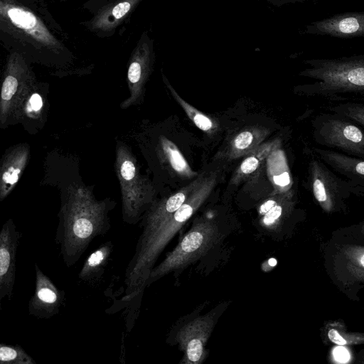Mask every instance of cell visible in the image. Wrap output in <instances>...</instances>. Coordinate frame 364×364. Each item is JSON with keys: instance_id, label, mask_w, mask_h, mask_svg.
Here are the masks:
<instances>
[{"instance_id": "10", "label": "cell", "mask_w": 364, "mask_h": 364, "mask_svg": "<svg viewBox=\"0 0 364 364\" xmlns=\"http://www.w3.org/2000/svg\"><path fill=\"white\" fill-rule=\"evenodd\" d=\"M21 236L12 219L4 223L0 232V301L13 296Z\"/></svg>"}, {"instance_id": "23", "label": "cell", "mask_w": 364, "mask_h": 364, "mask_svg": "<svg viewBox=\"0 0 364 364\" xmlns=\"http://www.w3.org/2000/svg\"><path fill=\"white\" fill-rule=\"evenodd\" d=\"M164 146L172 167L178 172L186 171L188 166L180 151L168 141Z\"/></svg>"}, {"instance_id": "3", "label": "cell", "mask_w": 364, "mask_h": 364, "mask_svg": "<svg viewBox=\"0 0 364 364\" xmlns=\"http://www.w3.org/2000/svg\"><path fill=\"white\" fill-rule=\"evenodd\" d=\"M301 75L314 80L305 94L326 98L364 95V55L338 58L313 59Z\"/></svg>"}, {"instance_id": "7", "label": "cell", "mask_w": 364, "mask_h": 364, "mask_svg": "<svg viewBox=\"0 0 364 364\" xmlns=\"http://www.w3.org/2000/svg\"><path fill=\"white\" fill-rule=\"evenodd\" d=\"M224 309V304L218 305L205 314L196 316L180 326L175 341L183 353L181 363L200 364L204 361L208 355L207 342Z\"/></svg>"}, {"instance_id": "28", "label": "cell", "mask_w": 364, "mask_h": 364, "mask_svg": "<svg viewBox=\"0 0 364 364\" xmlns=\"http://www.w3.org/2000/svg\"><path fill=\"white\" fill-rule=\"evenodd\" d=\"M274 183L279 186H285L290 183V178L288 172H284L274 176Z\"/></svg>"}, {"instance_id": "30", "label": "cell", "mask_w": 364, "mask_h": 364, "mask_svg": "<svg viewBox=\"0 0 364 364\" xmlns=\"http://www.w3.org/2000/svg\"><path fill=\"white\" fill-rule=\"evenodd\" d=\"M361 232L364 234V225H363L361 228Z\"/></svg>"}, {"instance_id": "1", "label": "cell", "mask_w": 364, "mask_h": 364, "mask_svg": "<svg viewBox=\"0 0 364 364\" xmlns=\"http://www.w3.org/2000/svg\"><path fill=\"white\" fill-rule=\"evenodd\" d=\"M65 33L43 0H0V39L28 61L70 59Z\"/></svg>"}, {"instance_id": "4", "label": "cell", "mask_w": 364, "mask_h": 364, "mask_svg": "<svg viewBox=\"0 0 364 364\" xmlns=\"http://www.w3.org/2000/svg\"><path fill=\"white\" fill-rule=\"evenodd\" d=\"M220 237V232L215 222L203 218L194 223L177 245L152 269L146 281V287L198 259L219 241Z\"/></svg>"}, {"instance_id": "18", "label": "cell", "mask_w": 364, "mask_h": 364, "mask_svg": "<svg viewBox=\"0 0 364 364\" xmlns=\"http://www.w3.org/2000/svg\"><path fill=\"white\" fill-rule=\"evenodd\" d=\"M349 274L358 281L364 280V246L349 245L342 250Z\"/></svg>"}, {"instance_id": "15", "label": "cell", "mask_w": 364, "mask_h": 364, "mask_svg": "<svg viewBox=\"0 0 364 364\" xmlns=\"http://www.w3.org/2000/svg\"><path fill=\"white\" fill-rule=\"evenodd\" d=\"M316 156L364 190V159L337 151L314 148Z\"/></svg>"}, {"instance_id": "12", "label": "cell", "mask_w": 364, "mask_h": 364, "mask_svg": "<svg viewBox=\"0 0 364 364\" xmlns=\"http://www.w3.org/2000/svg\"><path fill=\"white\" fill-rule=\"evenodd\" d=\"M35 289L28 305V314L38 318H50L58 314L65 301V291L59 289L35 264Z\"/></svg>"}, {"instance_id": "11", "label": "cell", "mask_w": 364, "mask_h": 364, "mask_svg": "<svg viewBox=\"0 0 364 364\" xmlns=\"http://www.w3.org/2000/svg\"><path fill=\"white\" fill-rule=\"evenodd\" d=\"M153 59V40L144 32L141 35L129 58L127 80L131 96L122 103V108L133 105L141 95Z\"/></svg>"}, {"instance_id": "31", "label": "cell", "mask_w": 364, "mask_h": 364, "mask_svg": "<svg viewBox=\"0 0 364 364\" xmlns=\"http://www.w3.org/2000/svg\"><path fill=\"white\" fill-rule=\"evenodd\" d=\"M70 1V0H60V1Z\"/></svg>"}, {"instance_id": "13", "label": "cell", "mask_w": 364, "mask_h": 364, "mask_svg": "<svg viewBox=\"0 0 364 364\" xmlns=\"http://www.w3.org/2000/svg\"><path fill=\"white\" fill-rule=\"evenodd\" d=\"M32 80L28 61L20 53L10 50L7 58L1 92V117L6 116L12 100L20 88H26Z\"/></svg>"}, {"instance_id": "29", "label": "cell", "mask_w": 364, "mask_h": 364, "mask_svg": "<svg viewBox=\"0 0 364 364\" xmlns=\"http://www.w3.org/2000/svg\"><path fill=\"white\" fill-rule=\"evenodd\" d=\"M277 202L275 200H268L262 203L259 208V213L260 215L267 213L271 208H272Z\"/></svg>"}, {"instance_id": "17", "label": "cell", "mask_w": 364, "mask_h": 364, "mask_svg": "<svg viewBox=\"0 0 364 364\" xmlns=\"http://www.w3.org/2000/svg\"><path fill=\"white\" fill-rule=\"evenodd\" d=\"M113 247L112 241H107L92 252L85 259L79 272V279L90 283L100 278L104 273Z\"/></svg>"}, {"instance_id": "26", "label": "cell", "mask_w": 364, "mask_h": 364, "mask_svg": "<svg viewBox=\"0 0 364 364\" xmlns=\"http://www.w3.org/2000/svg\"><path fill=\"white\" fill-rule=\"evenodd\" d=\"M258 164L259 161L256 157L250 156L243 161L240 166V169L245 174L250 173L255 171Z\"/></svg>"}, {"instance_id": "6", "label": "cell", "mask_w": 364, "mask_h": 364, "mask_svg": "<svg viewBox=\"0 0 364 364\" xmlns=\"http://www.w3.org/2000/svg\"><path fill=\"white\" fill-rule=\"evenodd\" d=\"M116 171L122 191L123 220L134 225L141 219L149 197L132 153L121 143L117 149Z\"/></svg>"}, {"instance_id": "16", "label": "cell", "mask_w": 364, "mask_h": 364, "mask_svg": "<svg viewBox=\"0 0 364 364\" xmlns=\"http://www.w3.org/2000/svg\"><path fill=\"white\" fill-rule=\"evenodd\" d=\"M28 151L21 147L12 151L4 164L1 175L0 198L2 200L18 181L28 159Z\"/></svg>"}, {"instance_id": "19", "label": "cell", "mask_w": 364, "mask_h": 364, "mask_svg": "<svg viewBox=\"0 0 364 364\" xmlns=\"http://www.w3.org/2000/svg\"><path fill=\"white\" fill-rule=\"evenodd\" d=\"M326 335L331 343L338 346H344L364 343V333L348 332L343 324L338 322L328 324Z\"/></svg>"}, {"instance_id": "14", "label": "cell", "mask_w": 364, "mask_h": 364, "mask_svg": "<svg viewBox=\"0 0 364 364\" xmlns=\"http://www.w3.org/2000/svg\"><path fill=\"white\" fill-rule=\"evenodd\" d=\"M306 32L338 38L364 37V11L338 14L313 22Z\"/></svg>"}, {"instance_id": "25", "label": "cell", "mask_w": 364, "mask_h": 364, "mask_svg": "<svg viewBox=\"0 0 364 364\" xmlns=\"http://www.w3.org/2000/svg\"><path fill=\"white\" fill-rule=\"evenodd\" d=\"M193 120L195 124L203 131H208L212 127V122L205 115L196 112L193 116Z\"/></svg>"}, {"instance_id": "22", "label": "cell", "mask_w": 364, "mask_h": 364, "mask_svg": "<svg viewBox=\"0 0 364 364\" xmlns=\"http://www.w3.org/2000/svg\"><path fill=\"white\" fill-rule=\"evenodd\" d=\"M260 223L268 231H276L284 216V207L277 203L267 213L262 215Z\"/></svg>"}, {"instance_id": "20", "label": "cell", "mask_w": 364, "mask_h": 364, "mask_svg": "<svg viewBox=\"0 0 364 364\" xmlns=\"http://www.w3.org/2000/svg\"><path fill=\"white\" fill-rule=\"evenodd\" d=\"M1 364H36V361L19 345L0 344Z\"/></svg>"}, {"instance_id": "27", "label": "cell", "mask_w": 364, "mask_h": 364, "mask_svg": "<svg viewBox=\"0 0 364 364\" xmlns=\"http://www.w3.org/2000/svg\"><path fill=\"white\" fill-rule=\"evenodd\" d=\"M43 100L41 95L38 93H33L30 97L28 102V111L37 112L42 108Z\"/></svg>"}, {"instance_id": "8", "label": "cell", "mask_w": 364, "mask_h": 364, "mask_svg": "<svg viewBox=\"0 0 364 364\" xmlns=\"http://www.w3.org/2000/svg\"><path fill=\"white\" fill-rule=\"evenodd\" d=\"M309 180L314 198L327 213L337 209L350 193L364 192L350 180L339 178L316 156L310 163Z\"/></svg>"}, {"instance_id": "24", "label": "cell", "mask_w": 364, "mask_h": 364, "mask_svg": "<svg viewBox=\"0 0 364 364\" xmlns=\"http://www.w3.org/2000/svg\"><path fill=\"white\" fill-rule=\"evenodd\" d=\"M253 136L250 132H243L235 139V146L240 150L247 149L252 142Z\"/></svg>"}, {"instance_id": "9", "label": "cell", "mask_w": 364, "mask_h": 364, "mask_svg": "<svg viewBox=\"0 0 364 364\" xmlns=\"http://www.w3.org/2000/svg\"><path fill=\"white\" fill-rule=\"evenodd\" d=\"M142 0H101L92 9V17L81 23L87 30L100 38L114 34L117 28L130 18Z\"/></svg>"}, {"instance_id": "2", "label": "cell", "mask_w": 364, "mask_h": 364, "mask_svg": "<svg viewBox=\"0 0 364 364\" xmlns=\"http://www.w3.org/2000/svg\"><path fill=\"white\" fill-rule=\"evenodd\" d=\"M112 205L85 189L71 191L62 203L55 241L67 267L76 264L91 242L110 228Z\"/></svg>"}, {"instance_id": "21", "label": "cell", "mask_w": 364, "mask_h": 364, "mask_svg": "<svg viewBox=\"0 0 364 364\" xmlns=\"http://www.w3.org/2000/svg\"><path fill=\"white\" fill-rule=\"evenodd\" d=\"M328 109L364 127V103L348 101L333 105Z\"/></svg>"}, {"instance_id": "5", "label": "cell", "mask_w": 364, "mask_h": 364, "mask_svg": "<svg viewBox=\"0 0 364 364\" xmlns=\"http://www.w3.org/2000/svg\"><path fill=\"white\" fill-rule=\"evenodd\" d=\"M313 127L318 144L364 159V131L354 122L332 112H325L316 116Z\"/></svg>"}]
</instances>
